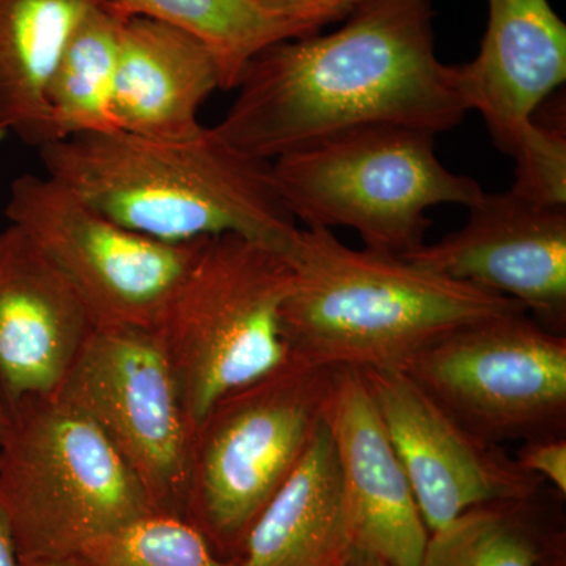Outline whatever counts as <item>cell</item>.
<instances>
[{"mask_svg":"<svg viewBox=\"0 0 566 566\" xmlns=\"http://www.w3.org/2000/svg\"><path fill=\"white\" fill-rule=\"evenodd\" d=\"M344 20L327 35L277 41L253 55L214 133L273 163L357 126L438 134L463 122L458 66L436 55L431 0H354Z\"/></svg>","mask_w":566,"mask_h":566,"instance_id":"cell-1","label":"cell"},{"mask_svg":"<svg viewBox=\"0 0 566 566\" xmlns=\"http://www.w3.org/2000/svg\"><path fill=\"white\" fill-rule=\"evenodd\" d=\"M46 175L126 229L167 243L238 234L290 252L300 227L275 192L271 164L212 128L191 139L91 133L39 148Z\"/></svg>","mask_w":566,"mask_h":566,"instance_id":"cell-2","label":"cell"},{"mask_svg":"<svg viewBox=\"0 0 566 566\" xmlns=\"http://www.w3.org/2000/svg\"><path fill=\"white\" fill-rule=\"evenodd\" d=\"M286 259L294 277L282 337L290 356L319 367L401 370L460 327L524 311L405 256L349 248L322 227L300 229Z\"/></svg>","mask_w":566,"mask_h":566,"instance_id":"cell-3","label":"cell"},{"mask_svg":"<svg viewBox=\"0 0 566 566\" xmlns=\"http://www.w3.org/2000/svg\"><path fill=\"white\" fill-rule=\"evenodd\" d=\"M0 441V509L24 560L73 558L156 512L106 436L55 395L11 408Z\"/></svg>","mask_w":566,"mask_h":566,"instance_id":"cell-4","label":"cell"},{"mask_svg":"<svg viewBox=\"0 0 566 566\" xmlns=\"http://www.w3.org/2000/svg\"><path fill=\"white\" fill-rule=\"evenodd\" d=\"M434 137L394 123L357 126L274 159L271 180L294 221L348 227L365 248L406 256L424 244L430 208H469L485 192L447 169Z\"/></svg>","mask_w":566,"mask_h":566,"instance_id":"cell-5","label":"cell"},{"mask_svg":"<svg viewBox=\"0 0 566 566\" xmlns=\"http://www.w3.org/2000/svg\"><path fill=\"white\" fill-rule=\"evenodd\" d=\"M335 368L290 359L223 395L193 427L185 517L237 553L326 420Z\"/></svg>","mask_w":566,"mask_h":566,"instance_id":"cell-6","label":"cell"},{"mask_svg":"<svg viewBox=\"0 0 566 566\" xmlns=\"http://www.w3.org/2000/svg\"><path fill=\"white\" fill-rule=\"evenodd\" d=\"M286 255L238 234L203 238L155 327L193 427L223 395L290 359L281 331Z\"/></svg>","mask_w":566,"mask_h":566,"instance_id":"cell-7","label":"cell"},{"mask_svg":"<svg viewBox=\"0 0 566 566\" xmlns=\"http://www.w3.org/2000/svg\"><path fill=\"white\" fill-rule=\"evenodd\" d=\"M401 371L486 444L565 436L566 337L526 311L460 327Z\"/></svg>","mask_w":566,"mask_h":566,"instance_id":"cell-8","label":"cell"},{"mask_svg":"<svg viewBox=\"0 0 566 566\" xmlns=\"http://www.w3.org/2000/svg\"><path fill=\"white\" fill-rule=\"evenodd\" d=\"M6 216L70 283L95 326L155 329L203 240L167 243L134 232L50 175L11 182Z\"/></svg>","mask_w":566,"mask_h":566,"instance_id":"cell-9","label":"cell"},{"mask_svg":"<svg viewBox=\"0 0 566 566\" xmlns=\"http://www.w3.org/2000/svg\"><path fill=\"white\" fill-rule=\"evenodd\" d=\"M52 395L106 436L156 512L185 516L192 428L155 329L93 327Z\"/></svg>","mask_w":566,"mask_h":566,"instance_id":"cell-10","label":"cell"},{"mask_svg":"<svg viewBox=\"0 0 566 566\" xmlns=\"http://www.w3.org/2000/svg\"><path fill=\"white\" fill-rule=\"evenodd\" d=\"M458 66L469 111L479 112L495 147L516 163L512 191L566 205V139L535 112L566 80V25L547 0H490L474 61Z\"/></svg>","mask_w":566,"mask_h":566,"instance_id":"cell-11","label":"cell"},{"mask_svg":"<svg viewBox=\"0 0 566 566\" xmlns=\"http://www.w3.org/2000/svg\"><path fill=\"white\" fill-rule=\"evenodd\" d=\"M359 371L430 534L475 506L542 493V479L523 471L502 447L465 431L403 371Z\"/></svg>","mask_w":566,"mask_h":566,"instance_id":"cell-12","label":"cell"},{"mask_svg":"<svg viewBox=\"0 0 566 566\" xmlns=\"http://www.w3.org/2000/svg\"><path fill=\"white\" fill-rule=\"evenodd\" d=\"M405 259L501 294L523 305L553 333L566 329V207L545 205L512 189L486 193L469 207L455 233L423 244Z\"/></svg>","mask_w":566,"mask_h":566,"instance_id":"cell-13","label":"cell"},{"mask_svg":"<svg viewBox=\"0 0 566 566\" xmlns=\"http://www.w3.org/2000/svg\"><path fill=\"white\" fill-rule=\"evenodd\" d=\"M354 546L389 566H422L430 532L357 368L337 367L326 415Z\"/></svg>","mask_w":566,"mask_h":566,"instance_id":"cell-14","label":"cell"},{"mask_svg":"<svg viewBox=\"0 0 566 566\" xmlns=\"http://www.w3.org/2000/svg\"><path fill=\"white\" fill-rule=\"evenodd\" d=\"M93 327L70 283L9 222L0 230V394L10 411L59 389Z\"/></svg>","mask_w":566,"mask_h":566,"instance_id":"cell-15","label":"cell"},{"mask_svg":"<svg viewBox=\"0 0 566 566\" xmlns=\"http://www.w3.org/2000/svg\"><path fill=\"white\" fill-rule=\"evenodd\" d=\"M221 74L210 48L196 35L144 17L125 21L115 73L112 115L118 132L156 140H186Z\"/></svg>","mask_w":566,"mask_h":566,"instance_id":"cell-16","label":"cell"},{"mask_svg":"<svg viewBox=\"0 0 566 566\" xmlns=\"http://www.w3.org/2000/svg\"><path fill=\"white\" fill-rule=\"evenodd\" d=\"M353 545L326 420L245 536L237 566H337Z\"/></svg>","mask_w":566,"mask_h":566,"instance_id":"cell-17","label":"cell"},{"mask_svg":"<svg viewBox=\"0 0 566 566\" xmlns=\"http://www.w3.org/2000/svg\"><path fill=\"white\" fill-rule=\"evenodd\" d=\"M104 0H0V133L55 142L48 87L66 43Z\"/></svg>","mask_w":566,"mask_h":566,"instance_id":"cell-18","label":"cell"},{"mask_svg":"<svg viewBox=\"0 0 566 566\" xmlns=\"http://www.w3.org/2000/svg\"><path fill=\"white\" fill-rule=\"evenodd\" d=\"M112 0L96 6L73 32L48 87L55 140L118 132L112 115L123 24Z\"/></svg>","mask_w":566,"mask_h":566,"instance_id":"cell-19","label":"cell"},{"mask_svg":"<svg viewBox=\"0 0 566 566\" xmlns=\"http://www.w3.org/2000/svg\"><path fill=\"white\" fill-rule=\"evenodd\" d=\"M126 17L185 29L214 54L221 91H234L253 55L277 41L314 35L264 0H112Z\"/></svg>","mask_w":566,"mask_h":566,"instance_id":"cell-20","label":"cell"},{"mask_svg":"<svg viewBox=\"0 0 566 566\" xmlns=\"http://www.w3.org/2000/svg\"><path fill=\"white\" fill-rule=\"evenodd\" d=\"M538 495L468 510L430 534L422 566H543L547 553L536 523Z\"/></svg>","mask_w":566,"mask_h":566,"instance_id":"cell-21","label":"cell"},{"mask_svg":"<svg viewBox=\"0 0 566 566\" xmlns=\"http://www.w3.org/2000/svg\"><path fill=\"white\" fill-rule=\"evenodd\" d=\"M73 558L80 566H237L191 521L161 512L96 539Z\"/></svg>","mask_w":566,"mask_h":566,"instance_id":"cell-22","label":"cell"},{"mask_svg":"<svg viewBox=\"0 0 566 566\" xmlns=\"http://www.w3.org/2000/svg\"><path fill=\"white\" fill-rule=\"evenodd\" d=\"M515 461L527 474L549 482L558 494H566L565 436H551L523 442Z\"/></svg>","mask_w":566,"mask_h":566,"instance_id":"cell-23","label":"cell"},{"mask_svg":"<svg viewBox=\"0 0 566 566\" xmlns=\"http://www.w3.org/2000/svg\"><path fill=\"white\" fill-rule=\"evenodd\" d=\"M285 17L303 24L308 32H322L324 25L344 20L354 0H264Z\"/></svg>","mask_w":566,"mask_h":566,"instance_id":"cell-24","label":"cell"},{"mask_svg":"<svg viewBox=\"0 0 566 566\" xmlns=\"http://www.w3.org/2000/svg\"><path fill=\"white\" fill-rule=\"evenodd\" d=\"M0 566H21L17 543L2 509H0Z\"/></svg>","mask_w":566,"mask_h":566,"instance_id":"cell-25","label":"cell"},{"mask_svg":"<svg viewBox=\"0 0 566 566\" xmlns=\"http://www.w3.org/2000/svg\"><path fill=\"white\" fill-rule=\"evenodd\" d=\"M337 566H389L382 558L368 553L359 546H349L345 556L338 562Z\"/></svg>","mask_w":566,"mask_h":566,"instance_id":"cell-26","label":"cell"},{"mask_svg":"<svg viewBox=\"0 0 566 566\" xmlns=\"http://www.w3.org/2000/svg\"><path fill=\"white\" fill-rule=\"evenodd\" d=\"M21 566H80L74 558H61V560H24L20 558Z\"/></svg>","mask_w":566,"mask_h":566,"instance_id":"cell-27","label":"cell"},{"mask_svg":"<svg viewBox=\"0 0 566 566\" xmlns=\"http://www.w3.org/2000/svg\"><path fill=\"white\" fill-rule=\"evenodd\" d=\"M11 422V415L9 406L6 405V400H3L2 394H0V441H2L3 436L9 431Z\"/></svg>","mask_w":566,"mask_h":566,"instance_id":"cell-28","label":"cell"},{"mask_svg":"<svg viewBox=\"0 0 566 566\" xmlns=\"http://www.w3.org/2000/svg\"><path fill=\"white\" fill-rule=\"evenodd\" d=\"M3 137H6V134L0 133V140H2V139H3Z\"/></svg>","mask_w":566,"mask_h":566,"instance_id":"cell-29","label":"cell"}]
</instances>
